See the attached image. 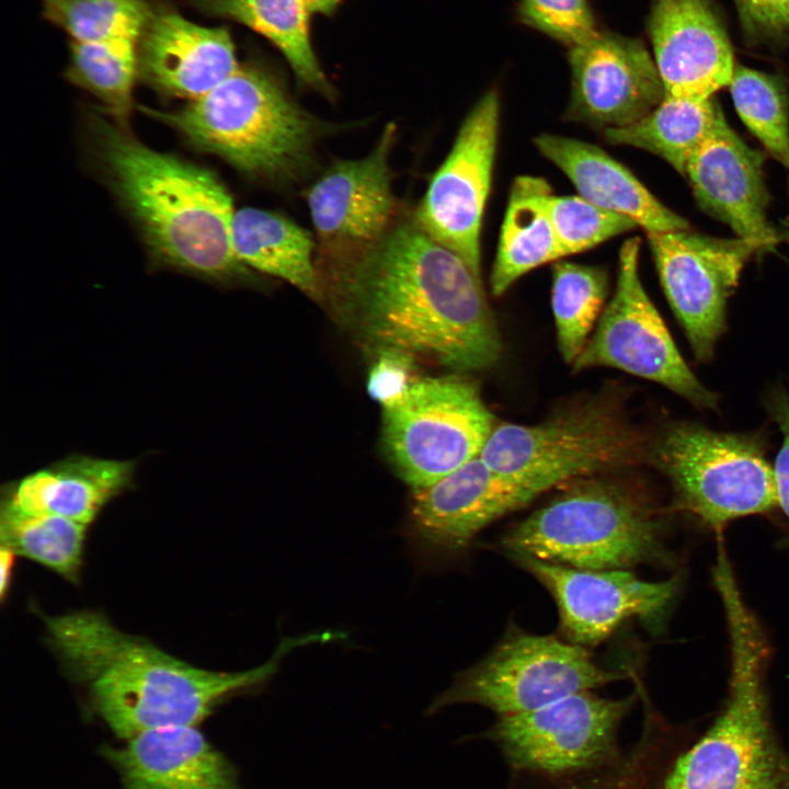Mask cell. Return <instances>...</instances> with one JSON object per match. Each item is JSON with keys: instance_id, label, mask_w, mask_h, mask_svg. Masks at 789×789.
Here are the masks:
<instances>
[{"instance_id": "obj_24", "label": "cell", "mask_w": 789, "mask_h": 789, "mask_svg": "<svg viewBox=\"0 0 789 789\" xmlns=\"http://www.w3.org/2000/svg\"><path fill=\"white\" fill-rule=\"evenodd\" d=\"M534 142L571 180L580 196L632 219L647 235L689 229L685 218L663 205L599 147L552 134H541Z\"/></svg>"}, {"instance_id": "obj_30", "label": "cell", "mask_w": 789, "mask_h": 789, "mask_svg": "<svg viewBox=\"0 0 789 789\" xmlns=\"http://www.w3.org/2000/svg\"><path fill=\"white\" fill-rule=\"evenodd\" d=\"M606 272L593 265L558 261L552 267L551 307L558 347L573 364L598 322L607 296Z\"/></svg>"}, {"instance_id": "obj_40", "label": "cell", "mask_w": 789, "mask_h": 789, "mask_svg": "<svg viewBox=\"0 0 789 789\" xmlns=\"http://www.w3.org/2000/svg\"><path fill=\"white\" fill-rule=\"evenodd\" d=\"M15 553L5 546L1 545L0 550V595L1 598L5 597L7 592L10 588L13 563Z\"/></svg>"}, {"instance_id": "obj_1", "label": "cell", "mask_w": 789, "mask_h": 789, "mask_svg": "<svg viewBox=\"0 0 789 789\" xmlns=\"http://www.w3.org/2000/svg\"><path fill=\"white\" fill-rule=\"evenodd\" d=\"M319 294L373 348L399 350L456 371L482 370L502 353L482 279L412 217L377 240L321 254Z\"/></svg>"}, {"instance_id": "obj_39", "label": "cell", "mask_w": 789, "mask_h": 789, "mask_svg": "<svg viewBox=\"0 0 789 789\" xmlns=\"http://www.w3.org/2000/svg\"><path fill=\"white\" fill-rule=\"evenodd\" d=\"M744 26L756 35L789 36V0H735Z\"/></svg>"}, {"instance_id": "obj_25", "label": "cell", "mask_w": 789, "mask_h": 789, "mask_svg": "<svg viewBox=\"0 0 789 789\" xmlns=\"http://www.w3.org/2000/svg\"><path fill=\"white\" fill-rule=\"evenodd\" d=\"M204 14L247 26L285 58L297 83L333 99L311 39L312 11L307 0H190Z\"/></svg>"}, {"instance_id": "obj_16", "label": "cell", "mask_w": 789, "mask_h": 789, "mask_svg": "<svg viewBox=\"0 0 789 789\" xmlns=\"http://www.w3.org/2000/svg\"><path fill=\"white\" fill-rule=\"evenodd\" d=\"M538 495L490 468L480 456L438 481L414 490L405 529L421 559L454 557L494 521Z\"/></svg>"}, {"instance_id": "obj_23", "label": "cell", "mask_w": 789, "mask_h": 789, "mask_svg": "<svg viewBox=\"0 0 789 789\" xmlns=\"http://www.w3.org/2000/svg\"><path fill=\"white\" fill-rule=\"evenodd\" d=\"M136 467V460L72 454L7 484L2 502L90 526L112 500L132 488Z\"/></svg>"}, {"instance_id": "obj_2", "label": "cell", "mask_w": 789, "mask_h": 789, "mask_svg": "<svg viewBox=\"0 0 789 789\" xmlns=\"http://www.w3.org/2000/svg\"><path fill=\"white\" fill-rule=\"evenodd\" d=\"M48 638L106 724L125 740L150 729L197 725L224 699L266 682L290 649L283 640L265 664L214 672L188 664L117 629L104 615L79 610L44 616Z\"/></svg>"}, {"instance_id": "obj_6", "label": "cell", "mask_w": 789, "mask_h": 789, "mask_svg": "<svg viewBox=\"0 0 789 789\" xmlns=\"http://www.w3.org/2000/svg\"><path fill=\"white\" fill-rule=\"evenodd\" d=\"M572 482L501 538L510 557L581 570L667 562L662 522L640 492L593 477Z\"/></svg>"}, {"instance_id": "obj_19", "label": "cell", "mask_w": 789, "mask_h": 789, "mask_svg": "<svg viewBox=\"0 0 789 789\" xmlns=\"http://www.w3.org/2000/svg\"><path fill=\"white\" fill-rule=\"evenodd\" d=\"M647 27L664 96L705 101L729 87L736 66L709 0H652Z\"/></svg>"}, {"instance_id": "obj_29", "label": "cell", "mask_w": 789, "mask_h": 789, "mask_svg": "<svg viewBox=\"0 0 789 789\" xmlns=\"http://www.w3.org/2000/svg\"><path fill=\"white\" fill-rule=\"evenodd\" d=\"M89 526L53 514L27 513L1 502V545L77 582Z\"/></svg>"}, {"instance_id": "obj_38", "label": "cell", "mask_w": 789, "mask_h": 789, "mask_svg": "<svg viewBox=\"0 0 789 789\" xmlns=\"http://www.w3.org/2000/svg\"><path fill=\"white\" fill-rule=\"evenodd\" d=\"M765 408L771 420L777 424L781 435V446L773 465L778 506L784 512L789 525V392L780 385L771 387L764 397ZM789 546V530L786 537Z\"/></svg>"}, {"instance_id": "obj_32", "label": "cell", "mask_w": 789, "mask_h": 789, "mask_svg": "<svg viewBox=\"0 0 789 789\" xmlns=\"http://www.w3.org/2000/svg\"><path fill=\"white\" fill-rule=\"evenodd\" d=\"M155 14L147 0H43L44 18L79 43H138Z\"/></svg>"}, {"instance_id": "obj_41", "label": "cell", "mask_w": 789, "mask_h": 789, "mask_svg": "<svg viewBox=\"0 0 789 789\" xmlns=\"http://www.w3.org/2000/svg\"><path fill=\"white\" fill-rule=\"evenodd\" d=\"M307 2L312 13L331 18L336 13L343 0H307Z\"/></svg>"}, {"instance_id": "obj_26", "label": "cell", "mask_w": 789, "mask_h": 789, "mask_svg": "<svg viewBox=\"0 0 789 789\" xmlns=\"http://www.w3.org/2000/svg\"><path fill=\"white\" fill-rule=\"evenodd\" d=\"M551 194L540 176L514 180L490 275L494 296L503 295L531 270L563 258L548 210Z\"/></svg>"}, {"instance_id": "obj_33", "label": "cell", "mask_w": 789, "mask_h": 789, "mask_svg": "<svg viewBox=\"0 0 789 789\" xmlns=\"http://www.w3.org/2000/svg\"><path fill=\"white\" fill-rule=\"evenodd\" d=\"M729 88L744 125L774 159L789 169V104L780 81L736 66Z\"/></svg>"}, {"instance_id": "obj_5", "label": "cell", "mask_w": 789, "mask_h": 789, "mask_svg": "<svg viewBox=\"0 0 789 789\" xmlns=\"http://www.w3.org/2000/svg\"><path fill=\"white\" fill-rule=\"evenodd\" d=\"M245 175L289 182L304 174L324 125L290 96L282 77L254 56L203 96L173 112L142 108Z\"/></svg>"}, {"instance_id": "obj_15", "label": "cell", "mask_w": 789, "mask_h": 789, "mask_svg": "<svg viewBox=\"0 0 789 789\" xmlns=\"http://www.w3.org/2000/svg\"><path fill=\"white\" fill-rule=\"evenodd\" d=\"M511 558L550 592L563 634L584 648L602 643L629 619L658 631L679 587L678 578L650 582L629 570H581L525 556Z\"/></svg>"}, {"instance_id": "obj_3", "label": "cell", "mask_w": 789, "mask_h": 789, "mask_svg": "<svg viewBox=\"0 0 789 789\" xmlns=\"http://www.w3.org/2000/svg\"><path fill=\"white\" fill-rule=\"evenodd\" d=\"M94 156L159 265L216 282L247 281L231 238V196L209 169L153 150L121 123L90 122Z\"/></svg>"}, {"instance_id": "obj_35", "label": "cell", "mask_w": 789, "mask_h": 789, "mask_svg": "<svg viewBox=\"0 0 789 789\" xmlns=\"http://www.w3.org/2000/svg\"><path fill=\"white\" fill-rule=\"evenodd\" d=\"M658 763L656 744L641 734L624 757L607 769L554 781L514 778L508 789H652Z\"/></svg>"}, {"instance_id": "obj_8", "label": "cell", "mask_w": 789, "mask_h": 789, "mask_svg": "<svg viewBox=\"0 0 789 789\" xmlns=\"http://www.w3.org/2000/svg\"><path fill=\"white\" fill-rule=\"evenodd\" d=\"M649 443L614 403L595 400L537 424L495 425L480 457L540 495L563 483L647 462Z\"/></svg>"}, {"instance_id": "obj_10", "label": "cell", "mask_w": 789, "mask_h": 789, "mask_svg": "<svg viewBox=\"0 0 789 789\" xmlns=\"http://www.w3.org/2000/svg\"><path fill=\"white\" fill-rule=\"evenodd\" d=\"M494 426L478 386L457 374L420 377L382 408L387 456L412 491L480 456Z\"/></svg>"}, {"instance_id": "obj_4", "label": "cell", "mask_w": 789, "mask_h": 789, "mask_svg": "<svg viewBox=\"0 0 789 789\" xmlns=\"http://www.w3.org/2000/svg\"><path fill=\"white\" fill-rule=\"evenodd\" d=\"M730 639L727 699L709 729L676 750L653 789H789V753L770 718L765 632L741 593L722 599Z\"/></svg>"}, {"instance_id": "obj_7", "label": "cell", "mask_w": 789, "mask_h": 789, "mask_svg": "<svg viewBox=\"0 0 789 789\" xmlns=\"http://www.w3.org/2000/svg\"><path fill=\"white\" fill-rule=\"evenodd\" d=\"M647 462L668 480L674 508L718 535L734 519L778 507L774 467L759 434L671 422L650 438Z\"/></svg>"}, {"instance_id": "obj_34", "label": "cell", "mask_w": 789, "mask_h": 789, "mask_svg": "<svg viewBox=\"0 0 789 789\" xmlns=\"http://www.w3.org/2000/svg\"><path fill=\"white\" fill-rule=\"evenodd\" d=\"M548 210L563 256L592 249L638 225L582 196L551 194Z\"/></svg>"}, {"instance_id": "obj_37", "label": "cell", "mask_w": 789, "mask_h": 789, "mask_svg": "<svg viewBox=\"0 0 789 789\" xmlns=\"http://www.w3.org/2000/svg\"><path fill=\"white\" fill-rule=\"evenodd\" d=\"M377 358L368 373L369 396L382 408L399 401L421 377L416 374L413 355L399 350L377 351Z\"/></svg>"}, {"instance_id": "obj_36", "label": "cell", "mask_w": 789, "mask_h": 789, "mask_svg": "<svg viewBox=\"0 0 789 789\" xmlns=\"http://www.w3.org/2000/svg\"><path fill=\"white\" fill-rule=\"evenodd\" d=\"M516 15L522 24L567 48L601 30L588 0H517Z\"/></svg>"}, {"instance_id": "obj_20", "label": "cell", "mask_w": 789, "mask_h": 789, "mask_svg": "<svg viewBox=\"0 0 789 789\" xmlns=\"http://www.w3.org/2000/svg\"><path fill=\"white\" fill-rule=\"evenodd\" d=\"M764 155L747 146L723 116L689 158L685 176L698 205L736 237L771 249L779 235L767 217Z\"/></svg>"}, {"instance_id": "obj_28", "label": "cell", "mask_w": 789, "mask_h": 789, "mask_svg": "<svg viewBox=\"0 0 789 789\" xmlns=\"http://www.w3.org/2000/svg\"><path fill=\"white\" fill-rule=\"evenodd\" d=\"M723 116L712 99L664 96L638 122L603 134L611 145L631 146L659 156L685 176L689 158Z\"/></svg>"}, {"instance_id": "obj_31", "label": "cell", "mask_w": 789, "mask_h": 789, "mask_svg": "<svg viewBox=\"0 0 789 789\" xmlns=\"http://www.w3.org/2000/svg\"><path fill=\"white\" fill-rule=\"evenodd\" d=\"M138 43L108 41L71 42L67 78L98 98L123 124L133 104L138 76Z\"/></svg>"}, {"instance_id": "obj_22", "label": "cell", "mask_w": 789, "mask_h": 789, "mask_svg": "<svg viewBox=\"0 0 789 789\" xmlns=\"http://www.w3.org/2000/svg\"><path fill=\"white\" fill-rule=\"evenodd\" d=\"M126 741L105 752L125 789H243L196 725L150 729Z\"/></svg>"}, {"instance_id": "obj_12", "label": "cell", "mask_w": 789, "mask_h": 789, "mask_svg": "<svg viewBox=\"0 0 789 789\" xmlns=\"http://www.w3.org/2000/svg\"><path fill=\"white\" fill-rule=\"evenodd\" d=\"M640 243L638 238L624 242L615 293L573 368H616L656 382L696 408L716 410L718 396L691 371L645 293L639 275Z\"/></svg>"}, {"instance_id": "obj_18", "label": "cell", "mask_w": 789, "mask_h": 789, "mask_svg": "<svg viewBox=\"0 0 789 789\" xmlns=\"http://www.w3.org/2000/svg\"><path fill=\"white\" fill-rule=\"evenodd\" d=\"M396 134V125L388 124L367 156L333 162L308 188L307 204L322 254L368 244L397 220L389 167Z\"/></svg>"}, {"instance_id": "obj_14", "label": "cell", "mask_w": 789, "mask_h": 789, "mask_svg": "<svg viewBox=\"0 0 789 789\" xmlns=\"http://www.w3.org/2000/svg\"><path fill=\"white\" fill-rule=\"evenodd\" d=\"M500 98L487 91L473 105L413 217L433 239L481 277L480 231L498 144Z\"/></svg>"}, {"instance_id": "obj_9", "label": "cell", "mask_w": 789, "mask_h": 789, "mask_svg": "<svg viewBox=\"0 0 789 789\" xmlns=\"http://www.w3.org/2000/svg\"><path fill=\"white\" fill-rule=\"evenodd\" d=\"M637 697L579 691L531 711L496 717L481 737L499 750L514 778L554 781L592 775L624 757L618 733Z\"/></svg>"}, {"instance_id": "obj_27", "label": "cell", "mask_w": 789, "mask_h": 789, "mask_svg": "<svg viewBox=\"0 0 789 789\" xmlns=\"http://www.w3.org/2000/svg\"><path fill=\"white\" fill-rule=\"evenodd\" d=\"M233 251L249 270L281 278L309 295H319V274L309 231L287 217L266 209L235 210Z\"/></svg>"}, {"instance_id": "obj_13", "label": "cell", "mask_w": 789, "mask_h": 789, "mask_svg": "<svg viewBox=\"0 0 789 789\" xmlns=\"http://www.w3.org/2000/svg\"><path fill=\"white\" fill-rule=\"evenodd\" d=\"M660 282L695 357L712 358L725 331L727 300L758 245L687 230L648 235Z\"/></svg>"}, {"instance_id": "obj_11", "label": "cell", "mask_w": 789, "mask_h": 789, "mask_svg": "<svg viewBox=\"0 0 789 789\" xmlns=\"http://www.w3.org/2000/svg\"><path fill=\"white\" fill-rule=\"evenodd\" d=\"M586 649L554 636L512 631L484 659L456 675L428 712L472 704L496 717L512 716L625 678L598 665Z\"/></svg>"}, {"instance_id": "obj_21", "label": "cell", "mask_w": 789, "mask_h": 789, "mask_svg": "<svg viewBox=\"0 0 789 789\" xmlns=\"http://www.w3.org/2000/svg\"><path fill=\"white\" fill-rule=\"evenodd\" d=\"M138 46V76L160 93L196 100L239 67L226 27H207L175 11L156 12Z\"/></svg>"}, {"instance_id": "obj_17", "label": "cell", "mask_w": 789, "mask_h": 789, "mask_svg": "<svg viewBox=\"0 0 789 789\" xmlns=\"http://www.w3.org/2000/svg\"><path fill=\"white\" fill-rule=\"evenodd\" d=\"M571 95L570 121L603 133L629 126L664 98L653 59L641 39L599 30L568 48Z\"/></svg>"}]
</instances>
